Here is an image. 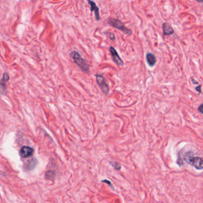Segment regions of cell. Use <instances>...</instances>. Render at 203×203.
Returning a JSON list of instances; mask_svg holds the SVG:
<instances>
[{
  "label": "cell",
  "mask_w": 203,
  "mask_h": 203,
  "mask_svg": "<svg viewBox=\"0 0 203 203\" xmlns=\"http://www.w3.org/2000/svg\"><path fill=\"white\" fill-rule=\"evenodd\" d=\"M198 111H199V112H200V113H201L202 114H203V104L200 105V106L198 107Z\"/></svg>",
  "instance_id": "9a60e30c"
},
{
  "label": "cell",
  "mask_w": 203,
  "mask_h": 203,
  "mask_svg": "<svg viewBox=\"0 0 203 203\" xmlns=\"http://www.w3.org/2000/svg\"><path fill=\"white\" fill-rule=\"evenodd\" d=\"M9 75L7 73H4L3 76L1 80V94H3L6 92V82L9 80Z\"/></svg>",
  "instance_id": "9c48e42d"
},
{
  "label": "cell",
  "mask_w": 203,
  "mask_h": 203,
  "mask_svg": "<svg viewBox=\"0 0 203 203\" xmlns=\"http://www.w3.org/2000/svg\"><path fill=\"white\" fill-rule=\"evenodd\" d=\"M146 60L150 67H153L156 63V58L154 55L148 53L146 55Z\"/></svg>",
  "instance_id": "30bf717a"
},
{
  "label": "cell",
  "mask_w": 203,
  "mask_h": 203,
  "mask_svg": "<svg viewBox=\"0 0 203 203\" xmlns=\"http://www.w3.org/2000/svg\"><path fill=\"white\" fill-rule=\"evenodd\" d=\"M198 2H203V0H196Z\"/></svg>",
  "instance_id": "e0dca14e"
},
{
  "label": "cell",
  "mask_w": 203,
  "mask_h": 203,
  "mask_svg": "<svg viewBox=\"0 0 203 203\" xmlns=\"http://www.w3.org/2000/svg\"><path fill=\"white\" fill-rule=\"evenodd\" d=\"M70 56L73 59L75 64L84 72H88L89 70V65L77 51H72L70 54Z\"/></svg>",
  "instance_id": "7a4b0ae2"
},
{
  "label": "cell",
  "mask_w": 203,
  "mask_h": 203,
  "mask_svg": "<svg viewBox=\"0 0 203 203\" xmlns=\"http://www.w3.org/2000/svg\"><path fill=\"white\" fill-rule=\"evenodd\" d=\"M196 90H197L198 92H201V85H200L198 87H196Z\"/></svg>",
  "instance_id": "2e32d148"
},
{
  "label": "cell",
  "mask_w": 203,
  "mask_h": 203,
  "mask_svg": "<svg viewBox=\"0 0 203 203\" xmlns=\"http://www.w3.org/2000/svg\"><path fill=\"white\" fill-rule=\"evenodd\" d=\"M108 25H110L111 26L121 30L123 32H124L125 34L128 35H130L132 34V31L127 27H125L121 21L111 18L108 20Z\"/></svg>",
  "instance_id": "3957f363"
},
{
  "label": "cell",
  "mask_w": 203,
  "mask_h": 203,
  "mask_svg": "<svg viewBox=\"0 0 203 203\" xmlns=\"http://www.w3.org/2000/svg\"><path fill=\"white\" fill-rule=\"evenodd\" d=\"M36 163H37V162H36V160L35 159H34V160L33 159V160H31L28 163V164H27V168H28V169L30 168V166H32V169H33L34 167L35 166V165H36Z\"/></svg>",
  "instance_id": "7c38bea8"
},
{
  "label": "cell",
  "mask_w": 203,
  "mask_h": 203,
  "mask_svg": "<svg viewBox=\"0 0 203 203\" xmlns=\"http://www.w3.org/2000/svg\"><path fill=\"white\" fill-rule=\"evenodd\" d=\"M88 3L91 7V11H94L95 13V20L99 21L100 20V16L99 13V8L97 7L96 3L92 0H88Z\"/></svg>",
  "instance_id": "52a82bcc"
},
{
  "label": "cell",
  "mask_w": 203,
  "mask_h": 203,
  "mask_svg": "<svg viewBox=\"0 0 203 203\" xmlns=\"http://www.w3.org/2000/svg\"><path fill=\"white\" fill-rule=\"evenodd\" d=\"M110 163L111 164V166H112L115 169H117V170H120V168H121V166H120L118 163L114 162H110Z\"/></svg>",
  "instance_id": "4fadbf2b"
},
{
  "label": "cell",
  "mask_w": 203,
  "mask_h": 203,
  "mask_svg": "<svg viewBox=\"0 0 203 203\" xmlns=\"http://www.w3.org/2000/svg\"><path fill=\"white\" fill-rule=\"evenodd\" d=\"M163 32L164 36L170 35L174 34V30L172 27L170 26L168 23H164L162 26Z\"/></svg>",
  "instance_id": "ba28073f"
},
{
  "label": "cell",
  "mask_w": 203,
  "mask_h": 203,
  "mask_svg": "<svg viewBox=\"0 0 203 203\" xmlns=\"http://www.w3.org/2000/svg\"><path fill=\"white\" fill-rule=\"evenodd\" d=\"M110 52L111 54L113 60L114 62H115L116 64L118 65H123V61H122L121 58L120 57V56L118 54L117 52L116 51L115 49L113 47H110Z\"/></svg>",
  "instance_id": "5b68a950"
},
{
  "label": "cell",
  "mask_w": 203,
  "mask_h": 203,
  "mask_svg": "<svg viewBox=\"0 0 203 203\" xmlns=\"http://www.w3.org/2000/svg\"><path fill=\"white\" fill-rule=\"evenodd\" d=\"M34 150L32 147L28 146H23L19 151L20 156L22 158H27L32 156L34 153Z\"/></svg>",
  "instance_id": "8992f818"
},
{
  "label": "cell",
  "mask_w": 203,
  "mask_h": 203,
  "mask_svg": "<svg viewBox=\"0 0 203 203\" xmlns=\"http://www.w3.org/2000/svg\"><path fill=\"white\" fill-rule=\"evenodd\" d=\"M184 160L197 170H203V159L200 157L194 156L192 151H188L183 156Z\"/></svg>",
  "instance_id": "6da1fadb"
},
{
  "label": "cell",
  "mask_w": 203,
  "mask_h": 203,
  "mask_svg": "<svg viewBox=\"0 0 203 203\" xmlns=\"http://www.w3.org/2000/svg\"><path fill=\"white\" fill-rule=\"evenodd\" d=\"M55 176V173L53 171H51V170L47 171L46 174H45V178L47 179L53 180V179H54Z\"/></svg>",
  "instance_id": "8fae6325"
},
{
  "label": "cell",
  "mask_w": 203,
  "mask_h": 203,
  "mask_svg": "<svg viewBox=\"0 0 203 203\" xmlns=\"http://www.w3.org/2000/svg\"><path fill=\"white\" fill-rule=\"evenodd\" d=\"M96 79H97V83L101 88L102 92L105 95H107L109 92V86H108V84L105 80L104 77L102 75L96 74Z\"/></svg>",
  "instance_id": "277c9868"
},
{
  "label": "cell",
  "mask_w": 203,
  "mask_h": 203,
  "mask_svg": "<svg viewBox=\"0 0 203 203\" xmlns=\"http://www.w3.org/2000/svg\"><path fill=\"white\" fill-rule=\"evenodd\" d=\"M109 38H110L111 40L112 41H114L115 39V34L112 33H109Z\"/></svg>",
  "instance_id": "5bb4252c"
}]
</instances>
